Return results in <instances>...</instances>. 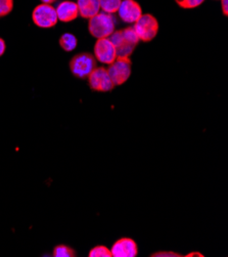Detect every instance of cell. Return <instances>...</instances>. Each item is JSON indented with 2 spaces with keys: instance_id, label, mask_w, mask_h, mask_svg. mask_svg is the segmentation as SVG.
<instances>
[{
  "instance_id": "cell-6",
  "label": "cell",
  "mask_w": 228,
  "mask_h": 257,
  "mask_svg": "<svg viewBox=\"0 0 228 257\" xmlns=\"http://www.w3.org/2000/svg\"><path fill=\"white\" fill-rule=\"evenodd\" d=\"M107 69L115 86L124 84L131 75L132 63L129 58H117Z\"/></svg>"
},
{
  "instance_id": "cell-7",
  "label": "cell",
  "mask_w": 228,
  "mask_h": 257,
  "mask_svg": "<svg viewBox=\"0 0 228 257\" xmlns=\"http://www.w3.org/2000/svg\"><path fill=\"white\" fill-rule=\"evenodd\" d=\"M87 78L89 87L94 91L108 92L115 87L108 70L104 67H96Z\"/></svg>"
},
{
  "instance_id": "cell-10",
  "label": "cell",
  "mask_w": 228,
  "mask_h": 257,
  "mask_svg": "<svg viewBox=\"0 0 228 257\" xmlns=\"http://www.w3.org/2000/svg\"><path fill=\"white\" fill-rule=\"evenodd\" d=\"M111 252L114 257H136L138 247L133 239L121 238L114 243Z\"/></svg>"
},
{
  "instance_id": "cell-5",
  "label": "cell",
  "mask_w": 228,
  "mask_h": 257,
  "mask_svg": "<svg viewBox=\"0 0 228 257\" xmlns=\"http://www.w3.org/2000/svg\"><path fill=\"white\" fill-rule=\"evenodd\" d=\"M32 21L37 27L49 29L55 27L59 22V19L57 16V11L52 5L41 4L33 10Z\"/></svg>"
},
{
  "instance_id": "cell-14",
  "label": "cell",
  "mask_w": 228,
  "mask_h": 257,
  "mask_svg": "<svg viewBox=\"0 0 228 257\" xmlns=\"http://www.w3.org/2000/svg\"><path fill=\"white\" fill-rule=\"evenodd\" d=\"M122 0H99L100 10L107 14H115L118 12Z\"/></svg>"
},
{
  "instance_id": "cell-3",
  "label": "cell",
  "mask_w": 228,
  "mask_h": 257,
  "mask_svg": "<svg viewBox=\"0 0 228 257\" xmlns=\"http://www.w3.org/2000/svg\"><path fill=\"white\" fill-rule=\"evenodd\" d=\"M96 68V60L89 53H81L72 58L70 62V70L72 74L79 79H85Z\"/></svg>"
},
{
  "instance_id": "cell-1",
  "label": "cell",
  "mask_w": 228,
  "mask_h": 257,
  "mask_svg": "<svg viewBox=\"0 0 228 257\" xmlns=\"http://www.w3.org/2000/svg\"><path fill=\"white\" fill-rule=\"evenodd\" d=\"M109 39L116 47L118 58H129L139 42V38L133 27L115 31Z\"/></svg>"
},
{
  "instance_id": "cell-22",
  "label": "cell",
  "mask_w": 228,
  "mask_h": 257,
  "mask_svg": "<svg viewBox=\"0 0 228 257\" xmlns=\"http://www.w3.org/2000/svg\"><path fill=\"white\" fill-rule=\"evenodd\" d=\"M42 4H46V5H53L55 4L57 0H41Z\"/></svg>"
},
{
  "instance_id": "cell-12",
  "label": "cell",
  "mask_w": 228,
  "mask_h": 257,
  "mask_svg": "<svg viewBox=\"0 0 228 257\" xmlns=\"http://www.w3.org/2000/svg\"><path fill=\"white\" fill-rule=\"evenodd\" d=\"M77 7L79 16L84 19H91L100 11L99 0H78Z\"/></svg>"
},
{
  "instance_id": "cell-16",
  "label": "cell",
  "mask_w": 228,
  "mask_h": 257,
  "mask_svg": "<svg viewBox=\"0 0 228 257\" xmlns=\"http://www.w3.org/2000/svg\"><path fill=\"white\" fill-rule=\"evenodd\" d=\"M88 256L89 257H113L111 250L104 245L95 246L93 249L89 251Z\"/></svg>"
},
{
  "instance_id": "cell-2",
  "label": "cell",
  "mask_w": 228,
  "mask_h": 257,
  "mask_svg": "<svg viewBox=\"0 0 228 257\" xmlns=\"http://www.w3.org/2000/svg\"><path fill=\"white\" fill-rule=\"evenodd\" d=\"M116 28V22L111 14L98 13L93 18L89 19L88 31L89 33L97 38H109Z\"/></svg>"
},
{
  "instance_id": "cell-8",
  "label": "cell",
  "mask_w": 228,
  "mask_h": 257,
  "mask_svg": "<svg viewBox=\"0 0 228 257\" xmlns=\"http://www.w3.org/2000/svg\"><path fill=\"white\" fill-rule=\"evenodd\" d=\"M94 58L105 65H111L118 58L116 47L109 38L97 39L94 45Z\"/></svg>"
},
{
  "instance_id": "cell-19",
  "label": "cell",
  "mask_w": 228,
  "mask_h": 257,
  "mask_svg": "<svg viewBox=\"0 0 228 257\" xmlns=\"http://www.w3.org/2000/svg\"><path fill=\"white\" fill-rule=\"evenodd\" d=\"M151 256H157V257H179L180 255L177 254V253H174V252H158V253H155Z\"/></svg>"
},
{
  "instance_id": "cell-11",
  "label": "cell",
  "mask_w": 228,
  "mask_h": 257,
  "mask_svg": "<svg viewBox=\"0 0 228 257\" xmlns=\"http://www.w3.org/2000/svg\"><path fill=\"white\" fill-rule=\"evenodd\" d=\"M57 16L59 21L64 23H69L72 21H75L79 16V11L77 4L74 2H70V0H65L62 2L58 8L56 9Z\"/></svg>"
},
{
  "instance_id": "cell-15",
  "label": "cell",
  "mask_w": 228,
  "mask_h": 257,
  "mask_svg": "<svg viewBox=\"0 0 228 257\" xmlns=\"http://www.w3.org/2000/svg\"><path fill=\"white\" fill-rule=\"evenodd\" d=\"M54 257H75L76 251L67 245H58L55 247L53 251Z\"/></svg>"
},
{
  "instance_id": "cell-9",
  "label": "cell",
  "mask_w": 228,
  "mask_h": 257,
  "mask_svg": "<svg viewBox=\"0 0 228 257\" xmlns=\"http://www.w3.org/2000/svg\"><path fill=\"white\" fill-rule=\"evenodd\" d=\"M117 13L120 19L127 24H134L142 16L141 7L135 0H122Z\"/></svg>"
},
{
  "instance_id": "cell-4",
  "label": "cell",
  "mask_w": 228,
  "mask_h": 257,
  "mask_svg": "<svg viewBox=\"0 0 228 257\" xmlns=\"http://www.w3.org/2000/svg\"><path fill=\"white\" fill-rule=\"evenodd\" d=\"M134 30L143 42H149L156 38L159 32V22L153 15H142L135 23Z\"/></svg>"
},
{
  "instance_id": "cell-18",
  "label": "cell",
  "mask_w": 228,
  "mask_h": 257,
  "mask_svg": "<svg viewBox=\"0 0 228 257\" xmlns=\"http://www.w3.org/2000/svg\"><path fill=\"white\" fill-rule=\"evenodd\" d=\"M14 10V0H0V18L10 15Z\"/></svg>"
},
{
  "instance_id": "cell-13",
  "label": "cell",
  "mask_w": 228,
  "mask_h": 257,
  "mask_svg": "<svg viewBox=\"0 0 228 257\" xmlns=\"http://www.w3.org/2000/svg\"><path fill=\"white\" fill-rule=\"evenodd\" d=\"M59 43L65 51H68V53H70V51L75 50L76 47H77L78 39L72 33H65L61 36Z\"/></svg>"
},
{
  "instance_id": "cell-23",
  "label": "cell",
  "mask_w": 228,
  "mask_h": 257,
  "mask_svg": "<svg viewBox=\"0 0 228 257\" xmlns=\"http://www.w3.org/2000/svg\"><path fill=\"white\" fill-rule=\"evenodd\" d=\"M187 256H200V257H202V255L200 253H190Z\"/></svg>"
},
{
  "instance_id": "cell-20",
  "label": "cell",
  "mask_w": 228,
  "mask_h": 257,
  "mask_svg": "<svg viewBox=\"0 0 228 257\" xmlns=\"http://www.w3.org/2000/svg\"><path fill=\"white\" fill-rule=\"evenodd\" d=\"M6 50H7L6 41L3 38H0V57H3L5 55Z\"/></svg>"
},
{
  "instance_id": "cell-21",
  "label": "cell",
  "mask_w": 228,
  "mask_h": 257,
  "mask_svg": "<svg viewBox=\"0 0 228 257\" xmlns=\"http://www.w3.org/2000/svg\"><path fill=\"white\" fill-rule=\"evenodd\" d=\"M228 2L227 0H221V8H222V12H223V14H224V16L225 17H227V15H228Z\"/></svg>"
},
{
  "instance_id": "cell-17",
  "label": "cell",
  "mask_w": 228,
  "mask_h": 257,
  "mask_svg": "<svg viewBox=\"0 0 228 257\" xmlns=\"http://www.w3.org/2000/svg\"><path fill=\"white\" fill-rule=\"evenodd\" d=\"M205 0H175V3L184 10H192L204 4Z\"/></svg>"
}]
</instances>
